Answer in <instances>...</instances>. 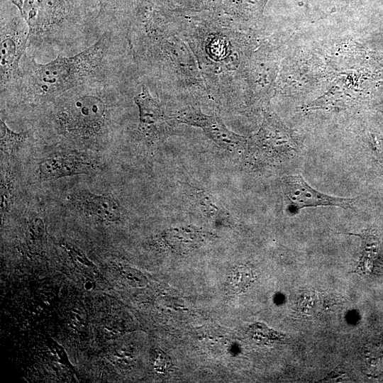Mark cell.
<instances>
[{
	"mask_svg": "<svg viewBox=\"0 0 383 383\" xmlns=\"http://www.w3.org/2000/svg\"><path fill=\"white\" fill-rule=\"evenodd\" d=\"M29 238L32 243L35 245H41L44 236V226L41 221L33 224L29 228Z\"/></svg>",
	"mask_w": 383,
	"mask_h": 383,
	"instance_id": "cell-13",
	"label": "cell"
},
{
	"mask_svg": "<svg viewBox=\"0 0 383 383\" xmlns=\"http://www.w3.org/2000/svg\"><path fill=\"white\" fill-rule=\"evenodd\" d=\"M28 26V39L54 34L78 23L86 11L85 0H9Z\"/></svg>",
	"mask_w": 383,
	"mask_h": 383,
	"instance_id": "cell-2",
	"label": "cell"
},
{
	"mask_svg": "<svg viewBox=\"0 0 383 383\" xmlns=\"http://www.w3.org/2000/svg\"><path fill=\"white\" fill-rule=\"evenodd\" d=\"M288 208L298 211L304 208L336 206L353 209L356 199L340 198L320 192L312 188L300 175L287 177L284 181Z\"/></svg>",
	"mask_w": 383,
	"mask_h": 383,
	"instance_id": "cell-4",
	"label": "cell"
},
{
	"mask_svg": "<svg viewBox=\"0 0 383 383\" xmlns=\"http://www.w3.org/2000/svg\"><path fill=\"white\" fill-rule=\"evenodd\" d=\"M118 0H97L99 6V11L97 18L109 15L116 6Z\"/></svg>",
	"mask_w": 383,
	"mask_h": 383,
	"instance_id": "cell-14",
	"label": "cell"
},
{
	"mask_svg": "<svg viewBox=\"0 0 383 383\" xmlns=\"http://www.w3.org/2000/svg\"><path fill=\"white\" fill-rule=\"evenodd\" d=\"M82 207L87 215L101 221L116 222L121 217L118 204L109 196L88 194Z\"/></svg>",
	"mask_w": 383,
	"mask_h": 383,
	"instance_id": "cell-7",
	"label": "cell"
},
{
	"mask_svg": "<svg viewBox=\"0 0 383 383\" xmlns=\"http://www.w3.org/2000/svg\"><path fill=\"white\" fill-rule=\"evenodd\" d=\"M352 235L359 236L362 241V256L360 267L365 271H370L378 251V238L369 232Z\"/></svg>",
	"mask_w": 383,
	"mask_h": 383,
	"instance_id": "cell-9",
	"label": "cell"
},
{
	"mask_svg": "<svg viewBox=\"0 0 383 383\" xmlns=\"http://www.w3.org/2000/svg\"><path fill=\"white\" fill-rule=\"evenodd\" d=\"M88 164L74 157H53L43 161L40 174L45 179H54L65 175L87 172Z\"/></svg>",
	"mask_w": 383,
	"mask_h": 383,
	"instance_id": "cell-6",
	"label": "cell"
},
{
	"mask_svg": "<svg viewBox=\"0 0 383 383\" xmlns=\"http://www.w3.org/2000/svg\"><path fill=\"white\" fill-rule=\"evenodd\" d=\"M67 250L70 255L79 262L83 264L85 266H92V264L87 259L83 253L79 251L76 248L71 245H65Z\"/></svg>",
	"mask_w": 383,
	"mask_h": 383,
	"instance_id": "cell-15",
	"label": "cell"
},
{
	"mask_svg": "<svg viewBox=\"0 0 383 383\" xmlns=\"http://www.w3.org/2000/svg\"><path fill=\"white\" fill-rule=\"evenodd\" d=\"M27 138L26 133H16L11 131L1 119V148L6 152H11L18 147Z\"/></svg>",
	"mask_w": 383,
	"mask_h": 383,
	"instance_id": "cell-11",
	"label": "cell"
},
{
	"mask_svg": "<svg viewBox=\"0 0 383 383\" xmlns=\"http://www.w3.org/2000/svg\"><path fill=\"white\" fill-rule=\"evenodd\" d=\"M134 101L139 108L141 125L151 126L162 119L163 112L160 104L146 87H143L142 92L134 98Z\"/></svg>",
	"mask_w": 383,
	"mask_h": 383,
	"instance_id": "cell-8",
	"label": "cell"
},
{
	"mask_svg": "<svg viewBox=\"0 0 383 383\" xmlns=\"http://www.w3.org/2000/svg\"><path fill=\"white\" fill-rule=\"evenodd\" d=\"M122 278L131 286L142 287L146 283L145 277L140 272L130 267H122L120 270Z\"/></svg>",
	"mask_w": 383,
	"mask_h": 383,
	"instance_id": "cell-12",
	"label": "cell"
},
{
	"mask_svg": "<svg viewBox=\"0 0 383 383\" xmlns=\"http://www.w3.org/2000/svg\"><path fill=\"white\" fill-rule=\"evenodd\" d=\"M21 19L13 18L9 23L1 24L0 43V80L1 88L6 86L16 76L20 59L24 54L28 32L20 26Z\"/></svg>",
	"mask_w": 383,
	"mask_h": 383,
	"instance_id": "cell-5",
	"label": "cell"
},
{
	"mask_svg": "<svg viewBox=\"0 0 383 383\" xmlns=\"http://www.w3.org/2000/svg\"><path fill=\"white\" fill-rule=\"evenodd\" d=\"M254 273L246 266L235 267L228 279V289L232 293L239 294L246 290L254 281Z\"/></svg>",
	"mask_w": 383,
	"mask_h": 383,
	"instance_id": "cell-10",
	"label": "cell"
},
{
	"mask_svg": "<svg viewBox=\"0 0 383 383\" xmlns=\"http://www.w3.org/2000/svg\"><path fill=\"white\" fill-rule=\"evenodd\" d=\"M104 51L102 38L72 57L59 55L47 64H38L32 60L25 74L27 88L34 95L50 97L81 85L99 71Z\"/></svg>",
	"mask_w": 383,
	"mask_h": 383,
	"instance_id": "cell-1",
	"label": "cell"
},
{
	"mask_svg": "<svg viewBox=\"0 0 383 383\" xmlns=\"http://www.w3.org/2000/svg\"><path fill=\"white\" fill-rule=\"evenodd\" d=\"M169 365V359L163 353H159L155 357V367L157 371L162 372Z\"/></svg>",
	"mask_w": 383,
	"mask_h": 383,
	"instance_id": "cell-16",
	"label": "cell"
},
{
	"mask_svg": "<svg viewBox=\"0 0 383 383\" xmlns=\"http://www.w3.org/2000/svg\"><path fill=\"white\" fill-rule=\"evenodd\" d=\"M105 112V104L100 99L86 94L68 101L59 113V120L66 131L87 135L99 131Z\"/></svg>",
	"mask_w": 383,
	"mask_h": 383,
	"instance_id": "cell-3",
	"label": "cell"
}]
</instances>
